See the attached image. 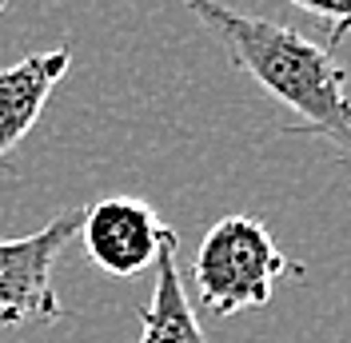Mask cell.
Masks as SVG:
<instances>
[{"mask_svg": "<svg viewBox=\"0 0 351 343\" xmlns=\"http://www.w3.org/2000/svg\"><path fill=\"white\" fill-rule=\"evenodd\" d=\"M152 268H156V283H152V300L140 307V343H208L196 307L184 292L172 228L160 239Z\"/></svg>", "mask_w": 351, "mask_h": 343, "instance_id": "6", "label": "cell"}, {"mask_svg": "<svg viewBox=\"0 0 351 343\" xmlns=\"http://www.w3.org/2000/svg\"><path fill=\"white\" fill-rule=\"evenodd\" d=\"M168 224L156 215L152 204L136 196H108L100 204L84 208L80 239L88 259L112 279H136L156 263L160 239Z\"/></svg>", "mask_w": 351, "mask_h": 343, "instance_id": "4", "label": "cell"}, {"mask_svg": "<svg viewBox=\"0 0 351 343\" xmlns=\"http://www.w3.org/2000/svg\"><path fill=\"white\" fill-rule=\"evenodd\" d=\"M68 68H72L68 48L32 52L16 64L0 68V160L36 128L52 88L68 76Z\"/></svg>", "mask_w": 351, "mask_h": 343, "instance_id": "5", "label": "cell"}, {"mask_svg": "<svg viewBox=\"0 0 351 343\" xmlns=\"http://www.w3.org/2000/svg\"><path fill=\"white\" fill-rule=\"evenodd\" d=\"M287 4H295V8H304V12L331 24L328 48H335L351 32V0H287Z\"/></svg>", "mask_w": 351, "mask_h": 343, "instance_id": "7", "label": "cell"}, {"mask_svg": "<svg viewBox=\"0 0 351 343\" xmlns=\"http://www.w3.org/2000/svg\"><path fill=\"white\" fill-rule=\"evenodd\" d=\"M84 208H64L40 232L16 239H0V327H36L60 323L64 303L56 296V259L68 239L80 232Z\"/></svg>", "mask_w": 351, "mask_h": 343, "instance_id": "3", "label": "cell"}, {"mask_svg": "<svg viewBox=\"0 0 351 343\" xmlns=\"http://www.w3.org/2000/svg\"><path fill=\"white\" fill-rule=\"evenodd\" d=\"M4 8H8V0H0V12H4Z\"/></svg>", "mask_w": 351, "mask_h": 343, "instance_id": "8", "label": "cell"}, {"mask_svg": "<svg viewBox=\"0 0 351 343\" xmlns=\"http://www.w3.org/2000/svg\"><path fill=\"white\" fill-rule=\"evenodd\" d=\"M284 276H304V263H291L271 239L267 224L243 212L216 220L192 259L199 303L212 307L219 320L263 307Z\"/></svg>", "mask_w": 351, "mask_h": 343, "instance_id": "2", "label": "cell"}, {"mask_svg": "<svg viewBox=\"0 0 351 343\" xmlns=\"http://www.w3.org/2000/svg\"><path fill=\"white\" fill-rule=\"evenodd\" d=\"M199 21L228 60L243 68L256 84L304 120V132L331 140L351 164V92L348 72L335 64L328 44L307 40L304 32L267 16H247L219 0H180Z\"/></svg>", "mask_w": 351, "mask_h": 343, "instance_id": "1", "label": "cell"}]
</instances>
